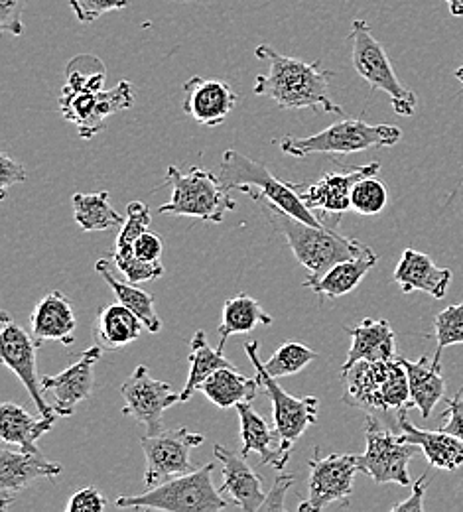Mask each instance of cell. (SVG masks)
I'll use <instances>...</instances> for the list:
<instances>
[{
  "label": "cell",
  "instance_id": "6da1fadb",
  "mask_svg": "<svg viewBox=\"0 0 463 512\" xmlns=\"http://www.w3.org/2000/svg\"><path fill=\"white\" fill-rule=\"evenodd\" d=\"M105 65L95 56H79L67 65L66 85L60 95V113L73 123L79 136L89 140L107 127V121L134 105L131 81H119L113 89H103Z\"/></svg>",
  "mask_w": 463,
  "mask_h": 512
},
{
  "label": "cell",
  "instance_id": "7a4b0ae2",
  "mask_svg": "<svg viewBox=\"0 0 463 512\" xmlns=\"http://www.w3.org/2000/svg\"><path fill=\"white\" fill-rule=\"evenodd\" d=\"M255 56L268 62V71L257 77V95L272 99L280 109H312L343 117V109L331 101L328 93L335 73L324 69L322 62L306 64L298 58L278 54L268 44L259 46Z\"/></svg>",
  "mask_w": 463,
  "mask_h": 512
},
{
  "label": "cell",
  "instance_id": "3957f363",
  "mask_svg": "<svg viewBox=\"0 0 463 512\" xmlns=\"http://www.w3.org/2000/svg\"><path fill=\"white\" fill-rule=\"evenodd\" d=\"M221 182L233 192L245 193L263 205L266 213H286L304 223L322 227L318 215L302 201L296 184H286L270 174L265 164L251 160L237 150H225L221 158Z\"/></svg>",
  "mask_w": 463,
  "mask_h": 512
},
{
  "label": "cell",
  "instance_id": "277c9868",
  "mask_svg": "<svg viewBox=\"0 0 463 512\" xmlns=\"http://www.w3.org/2000/svg\"><path fill=\"white\" fill-rule=\"evenodd\" d=\"M213 463L180 477H172L142 495H119V509H152L168 512H217L231 507L213 487Z\"/></svg>",
  "mask_w": 463,
  "mask_h": 512
},
{
  "label": "cell",
  "instance_id": "5b68a950",
  "mask_svg": "<svg viewBox=\"0 0 463 512\" xmlns=\"http://www.w3.org/2000/svg\"><path fill=\"white\" fill-rule=\"evenodd\" d=\"M172 186V197L160 207L162 215L196 217L207 223H223L229 211L237 209V201L223 186L221 178L213 172L194 166L188 174H182L176 166H170L158 190Z\"/></svg>",
  "mask_w": 463,
  "mask_h": 512
},
{
  "label": "cell",
  "instance_id": "8992f818",
  "mask_svg": "<svg viewBox=\"0 0 463 512\" xmlns=\"http://www.w3.org/2000/svg\"><path fill=\"white\" fill-rule=\"evenodd\" d=\"M400 138L402 130L393 125H369L363 119H343L306 138L284 136L278 140V146L288 156L306 158L310 154H355L369 148H391Z\"/></svg>",
  "mask_w": 463,
  "mask_h": 512
},
{
  "label": "cell",
  "instance_id": "52a82bcc",
  "mask_svg": "<svg viewBox=\"0 0 463 512\" xmlns=\"http://www.w3.org/2000/svg\"><path fill=\"white\" fill-rule=\"evenodd\" d=\"M270 217L280 227L288 247L310 276L326 274L333 264L355 258L365 247L361 241L343 237L339 231L326 225L316 227L286 213H270Z\"/></svg>",
  "mask_w": 463,
  "mask_h": 512
},
{
  "label": "cell",
  "instance_id": "ba28073f",
  "mask_svg": "<svg viewBox=\"0 0 463 512\" xmlns=\"http://www.w3.org/2000/svg\"><path fill=\"white\" fill-rule=\"evenodd\" d=\"M245 353L249 355L257 379L261 383V388L265 390L266 396L272 402V418H274V430L280 438V455H282V465L288 463L294 444L304 436V432L318 422V410H320V400L316 396H304L296 398L288 394L272 375H268L265 369V363L259 357V341H249L245 343Z\"/></svg>",
  "mask_w": 463,
  "mask_h": 512
},
{
  "label": "cell",
  "instance_id": "9c48e42d",
  "mask_svg": "<svg viewBox=\"0 0 463 512\" xmlns=\"http://www.w3.org/2000/svg\"><path fill=\"white\" fill-rule=\"evenodd\" d=\"M351 62L361 79H365L375 91H385L393 109L402 117H412L416 113V95L400 83L395 67L389 60L383 44L373 36L365 20H353L351 32Z\"/></svg>",
  "mask_w": 463,
  "mask_h": 512
},
{
  "label": "cell",
  "instance_id": "30bf717a",
  "mask_svg": "<svg viewBox=\"0 0 463 512\" xmlns=\"http://www.w3.org/2000/svg\"><path fill=\"white\" fill-rule=\"evenodd\" d=\"M365 438L367 448L359 455V471L379 485L397 483L400 487H410L408 463L420 448L404 442L400 434L397 436L383 428L373 416H367Z\"/></svg>",
  "mask_w": 463,
  "mask_h": 512
},
{
  "label": "cell",
  "instance_id": "8fae6325",
  "mask_svg": "<svg viewBox=\"0 0 463 512\" xmlns=\"http://www.w3.org/2000/svg\"><path fill=\"white\" fill-rule=\"evenodd\" d=\"M308 499L300 503V512H320L330 505H345L353 495V481L359 471L357 453H330L322 457L320 448L314 449L310 459Z\"/></svg>",
  "mask_w": 463,
  "mask_h": 512
},
{
  "label": "cell",
  "instance_id": "7c38bea8",
  "mask_svg": "<svg viewBox=\"0 0 463 512\" xmlns=\"http://www.w3.org/2000/svg\"><path fill=\"white\" fill-rule=\"evenodd\" d=\"M205 438L188 428L180 430H162L154 436H144L140 446L146 457V471H144V485L148 489L180 475H188L194 469L192 465V451L199 448Z\"/></svg>",
  "mask_w": 463,
  "mask_h": 512
},
{
  "label": "cell",
  "instance_id": "4fadbf2b",
  "mask_svg": "<svg viewBox=\"0 0 463 512\" xmlns=\"http://www.w3.org/2000/svg\"><path fill=\"white\" fill-rule=\"evenodd\" d=\"M121 394L125 400L123 414L142 424L148 436L164 430V412L180 402V394L174 386L152 379L146 365L134 369L133 375L121 386Z\"/></svg>",
  "mask_w": 463,
  "mask_h": 512
},
{
  "label": "cell",
  "instance_id": "5bb4252c",
  "mask_svg": "<svg viewBox=\"0 0 463 512\" xmlns=\"http://www.w3.org/2000/svg\"><path fill=\"white\" fill-rule=\"evenodd\" d=\"M38 345L8 312L0 314V357L2 363L26 386L32 402L36 404L40 416H54V408L44 398L42 379L38 377L36 365Z\"/></svg>",
  "mask_w": 463,
  "mask_h": 512
},
{
  "label": "cell",
  "instance_id": "9a60e30c",
  "mask_svg": "<svg viewBox=\"0 0 463 512\" xmlns=\"http://www.w3.org/2000/svg\"><path fill=\"white\" fill-rule=\"evenodd\" d=\"M103 351L105 349L95 343L93 347L83 351L81 357L73 365L64 369L60 375L42 377L44 392L52 394L54 398L52 408L58 416H64V418L73 416L75 406L91 398L93 386H95L93 369L101 361Z\"/></svg>",
  "mask_w": 463,
  "mask_h": 512
},
{
  "label": "cell",
  "instance_id": "2e32d148",
  "mask_svg": "<svg viewBox=\"0 0 463 512\" xmlns=\"http://www.w3.org/2000/svg\"><path fill=\"white\" fill-rule=\"evenodd\" d=\"M64 465L48 461L40 449L34 451H0V511H6L18 493L30 487L36 479H56Z\"/></svg>",
  "mask_w": 463,
  "mask_h": 512
},
{
  "label": "cell",
  "instance_id": "e0dca14e",
  "mask_svg": "<svg viewBox=\"0 0 463 512\" xmlns=\"http://www.w3.org/2000/svg\"><path fill=\"white\" fill-rule=\"evenodd\" d=\"M381 164L371 162L367 166H359L347 172H330L318 182L300 188L296 184V190L300 193L302 201L312 209L320 211L322 215H341L343 211L351 209V192L355 184L369 176H379Z\"/></svg>",
  "mask_w": 463,
  "mask_h": 512
},
{
  "label": "cell",
  "instance_id": "ac0fdd59",
  "mask_svg": "<svg viewBox=\"0 0 463 512\" xmlns=\"http://www.w3.org/2000/svg\"><path fill=\"white\" fill-rule=\"evenodd\" d=\"M184 93V113L201 127L221 125L239 99L227 81L203 77H192L186 81Z\"/></svg>",
  "mask_w": 463,
  "mask_h": 512
},
{
  "label": "cell",
  "instance_id": "d6986e66",
  "mask_svg": "<svg viewBox=\"0 0 463 512\" xmlns=\"http://www.w3.org/2000/svg\"><path fill=\"white\" fill-rule=\"evenodd\" d=\"M213 451L223 465V485L219 491L223 495L229 493L233 505L241 511H261L266 499L263 479L251 469V465L245 461V455H239L219 444L213 446Z\"/></svg>",
  "mask_w": 463,
  "mask_h": 512
},
{
  "label": "cell",
  "instance_id": "ffe728a7",
  "mask_svg": "<svg viewBox=\"0 0 463 512\" xmlns=\"http://www.w3.org/2000/svg\"><path fill=\"white\" fill-rule=\"evenodd\" d=\"M395 361V359H393ZM393 361H359L347 373L341 375L343 379V402L361 408V410H379L387 412L385 408V383L391 373Z\"/></svg>",
  "mask_w": 463,
  "mask_h": 512
},
{
  "label": "cell",
  "instance_id": "44dd1931",
  "mask_svg": "<svg viewBox=\"0 0 463 512\" xmlns=\"http://www.w3.org/2000/svg\"><path fill=\"white\" fill-rule=\"evenodd\" d=\"M452 276L454 274L450 268L436 266L430 256L406 249L398 260L393 280L404 294L424 292L436 300H442L452 284Z\"/></svg>",
  "mask_w": 463,
  "mask_h": 512
},
{
  "label": "cell",
  "instance_id": "7402d4cb",
  "mask_svg": "<svg viewBox=\"0 0 463 512\" xmlns=\"http://www.w3.org/2000/svg\"><path fill=\"white\" fill-rule=\"evenodd\" d=\"M410 408L398 410V426L402 430V440L408 444L418 446L426 455L430 467L442 469V471H456L463 467V442L460 438L444 432V430H422L414 426L406 412Z\"/></svg>",
  "mask_w": 463,
  "mask_h": 512
},
{
  "label": "cell",
  "instance_id": "603a6c76",
  "mask_svg": "<svg viewBox=\"0 0 463 512\" xmlns=\"http://www.w3.org/2000/svg\"><path fill=\"white\" fill-rule=\"evenodd\" d=\"M351 337L347 361L341 365V375L359 361H393L398 359L397 335L387 320H363L357 327H345Z\"/></svg>",
  "mask_w": 463,
  "mask_h": 512
},
{
  "label": "cell",
  "instance_id": "cb8c5ba5",
  "mask_svg": "<svg viewBox=\"0 0 463 512\" xmlns=\"http://www.w3.org/2000/svg\"><path fill=\"white\" fill-rule=\"evenodd\" d=\"M377 260H379L377 253L365 245L363 251L355 258H347L333 264L322 276H308V280H304L302 286L310 288L320 300H326V298L335 300V298L347 296L373 270Z\"/></svg>",
  "mask_w": 463,
  "mask_h": 512
},
{
  "label": "cell",
  "instance_id": "d4e9b609",
  "mask_svg": "<svg viewBox=\"0 0 463 512\" xmlns=\"http://www.w3.org/2000/svg\"><path fill=\"white\" fill-rule=\"evenodd\" d=\"M75 314L73 304L66 294L54 290L46 294L30 316V329L36 345H44L46 341H58L64 345L73 343L75 333Z\"/></svg>",
  "mask_w": 463,
  "mask_h": 512
},
{
  "label": "cell",
  "instance_id": "484cf974",
  "mask_svg": "<svg viewBox=\"0 0 463 512\" xmlns=\"http://www.w3.org/2000/svg\"><path fill=\"white\" fill-rule=\"evenodd\" d=\"M237 412L241 418V453L247 457L251 453L261 455V465H272L282 471V455H280V438L274 428L266 424L265 418L253 408L251 402L237 404Z\"/></svg>",
  "mask_w": 463,
  "mask_h": 512
},
{
  "label": "cell",
  "instance_id": "4316f807",
  "mask_svg": "<svg viewBox=\"0 0 463 512\" xmlns=\"http://www.w3.org/2000/svg\"><path fill=\"white\" fill-rule=\"evenodd\" d=\"M398 361L404 365L408 375L412 406L420 410L424 420H428L436 404L446 394V379L442 377V367H436L428 355H422L418 361H408L404 357H398Z\"/></svg>",
  "mask_w": 463,
  "mask_h": 512
},
{
  "label": "cell",
  "instance_id": "83f0119b",
  "mask_svg": "<svg viewBox=\"0 0 463 512\" xmlns=\"http://www.w3.org/2000/svg\"><path fill=\"white\" fill-rule=\"evenodd\" d=\"M56 424L54 416H32L14 402H2L0 406V438L4 444L18 446L24 451H34L36 442L48 434Z\"/></svg>",
  "mask_w": 463,
  "mask_h": 512
},
{
  "label": "cell",
  "instance_id": "f1b7e54d",
  "mask_svg": "<svg viewBox=\"0 0 463 512\" xmlns=\"http://www.w3.org/2000/svg\"><path fill=\"white\" fill-rule=\"evenodd\" d=\"M144 323L121 302L115 306H105L97 320L93 321V337L105 351L121 349L134 343L142 333Z\"/></svg>",
  "mask_w": 463,
  "mask_h": 512
},
{
  "label": "cell",
  "instance_id": "f546056e",
  "mask_svg": "<svg viewBox=\"0 0 463 512\" xmlns=\"http://www.w3.org/2000/svg\"><path fill=\"white\" fill-rule=\"evenodd\" d=\"M259 388V379H249L241 375L235 367H223L199 384L198 390L217 408L227 410L237 408V404L241 402H253L259 394Z\"/></svg>",
  "mask_w": 463,
  "mask_h": 512
},
{
  "label": "cell",
  "instance_id": "4dcf8cb0",
  "mask_svg": "<svg viewBox=\"0 0 463 512\" xmlns=\"http://www.w3.org/2000/svg\"><path fill=\"white\" fill-rule=\"evenodd\" d=\"M95 270L99 272V276L109 284V288L113 290L117 302H121L123 306H127L129 310H133L134 314L142 320L146 331L150 333H158L162 329V320L158 318L156 310H154V296L136 288L133 282H123L117 280L111 272V260L101 258L95 264Z\"/></svg>",
  "mask_w": 463,
  "mask_h": 512
},
{
  "label": "cell",
  "instance_id": "1f68e13d",
  "mask_svg": "<svg viewBox=\"0 0 463 512\" xmlns=\"http://www.w3.org/2000/svg\"><path fill=\"white\" fill-rule=\"evenodd\" d=\"M272 316L266 314L263 306L247 296L237 294L235 298L227 300L221 312V323H219V349L223 351L227 339L235 333H251L259 325H270Z\"/></svg>",
  "mask_w": 463,
  "mask_h": 512
},
{
  "label": "cell",
  "instance_id": "d6a6232c",
  "mask_svg": "<svg viewBox=\"0 0 463 512\" xmlns=\"http://www.w3.org/2000/svg\"><path fill=\"white\" fill-rule=\"evenodd\" d=\"M71 203L75 221L85 233L121 229L125 223V217L111 205L109 192L75 193Z\"/></svg>",
  "mask_w": 463,
  "mask_h": 512
},
{
  "label": "cell",
  "instance_id": "836d02e7",
  "mask_svg": "<svg viewBox=\"0 0 463 512\" xmlns=\"http://www.w3.org/2000/svg\"><path fill=\"white\" fill-rule=\"evenodd\" d=\"M223 367H233V363L225 359L219 347L213 349L209 345L205 331H196L190 341V373L184 390L180 392V402H190V398L198 392L199 384Z\"/></svg>",
  "mask_w": 463,
  "mask_h": 512
},
{
  "label": "cell",
  "instance_id": "e575fe53",
  "mask_svg": "<svg viewBox=\"0 0 463 512\" xmlns=\"http://www.w3.org/2000/svg\"><path fill=\"white\" fill-rule=\"evenodd\" d=\"M316 357V351H312L304 343L288 341L272 353V357L265 363V369L274 379L292 377L304 371Z\"/></svg>",
  "mask_w": 463,
  "mask_h": 512
},
{
  "label": "cell",
  "instance_id": "d590c367",
  "mask_svg": "<svg viewBox=\"0 0 463 512\" xmlns=\"http://www.w3.org/2000/svg\"><path fill=\"white\" fill-rule=\"evenodd\" d=\"M434 339H436V353L432 363L442 367V353L446 347L463 345V302L442 310L434 320Z\"/></svg>",
  "mask_w": 463,
  "mask_h": 512
},
{
  "label": "cell",
  "instance_id": "8d00e7d4",
  "mask_svg": "<svg viewBox=\"0 0 463 512\" xmlns=\"http://www.w3.org/2000/svg\"><path fill=\"white\" fill-rule=\"evenodd\" d=\"M387 201L389 193L377 176L359 180L351 192V209L359 215H379L387 207Z\"/></svg>",
  "mask_w": 463,
  "mask_h": 512
},
{
  "label": "cell",
  "instance_id": "74e56055",
  "mask_svg": "<svg viewBox=\"0 0 463 512\" xmlns=\"http://www.w3.org/2000/svg\"><path fill=\"white\" fill-rule=\"evenodd\" d=\"M113 262L117 264V268L123 272V276L133 282H152L156 278H160L164 274V266L160 262H144L138 256L134 255L133 247H125V249H117L113 253Z\"/></svg>",
  "mask_w": 463,
  "mask_h": 512
},
{
  "label": "cell",
  "instance_id": "f35d334b",
  "mask_svg": "<svg viewBox=\"0 0 463 512\" xmlns=\"http://www.w3.org/2000/svg\"><path fill=\"white\" fill-rule=\"evenodd\" d=\"M152 223L150 217V207L142 201H131L127 205V219L121 227V233L117 237V249H125V247H133L134 241L148 231Z\"/></svg>",
  "mask_w": 463,
  "mask_h": 512
},
{
  "label": "cell",
  "instance_id": "ab89813d",
  "mask_svg": "<svg viewBox=\"0 0 463 512\" xmlns=\"http://www.w3.org/2000/svg\"><path fill=\"white\" fill-rule=\"evenodd\" d=\"M129 4V0H69V6L75 18L81 24H91L107 12L121 10Z\"/></svg>",
  "mask_w": 463,
  "mask_h": 512
},
{
  "label": "cell",
  "instance_id": "60d3db41",
  "mask_svg": "<svg viewBox=\"0 0 463 512\" xmlns=\"http://www.w3.org/2000/svg\"><path fill=\"white\" fill-rule=\"evenodd\" d=\"M107 509V499L103 493L95 487H85L77 491L69 503H67V512H101Z\"/></svg>",
  "mask_w": 463,
  "mask_h": 512
},
{
  "label": "cell",
  "instance_id": "b9f144b4",
  "mask_svg": "<svg viewBox=\"0 0 463 512\" xmlns=\"http://www.w3.org/2000/svg\"><path fill=\"white\" fill-rule=\"evenodd\" d=\"M26 0H0V28L12 36H22V12Z\"/></svg>",
  "mask_w": 463,
  "mask_h": 512
},
{
  "label": "cell",
  "instance_id": "7bdbcfd3",
  "mask_svg": "<svg viewBox=\"0 0 463 512\" xmlns=\"http://www.w3.org/2000/svg\"><path fill=\"white\" fill-rule=\"evenodd\" d=\"M0 172H2L0 174V195H2L0 199H6V193H8L10 186L22 184L28 178L24 166L20 162L12 160L6 152L0 154Z\"/></svg>",
  "mask_w": 463,
  "mask_h": 512
},
{
  "label": "cell",
  "instance_id": "ee69618b",
  "mask_svg": "<svg viewBox=\"0 0 463 512\" xmlns=\"http://www.w3.org/2000/svg\"><path fill=\"white\" fill-rule=\"evenodd\" d=\"M292 483H294V475H292V473H280V475L274 479V485H272V489L268 491L261 511H286L284 497H286V493L290 491Z\"/></svg>",
  "mask_w": 463,
  "mask_h": 512
},
{
  "label": "cell",
  "instance_id": "f6af8a7d",
  "mask_svg": "<svg viewBox=\"0 0 463 512\" xmlns=\"http://www.w3.org/2000/svg\"><path fill=\"white\" fill-rule=\"evenodd\" d=\"M448 402V412L444 414V418H448L440 430L460 438L463 442V386L450 398Z\"/></svg>",
  "mask_w": 463,
  "mask_h": 512
},
{
  "label": "cell",
  "instance_id": "bcb514c9",
  "mask_svg": "<svg viewBox=\"0 0 463 512\" xmlns=\"http://www.w3.org/2000/svg\"><path fill=\"white\" fill-rule=\"evenodd\" d=\"M164 251V241L162 237L146 231L142 233L133 245V253L144 262H160Z\"/></svg>",
  "mask_w": 463,
  "mask_h": 512
},
{
  "label": "cell",
  "instance_id": "7dc6e473",
  "mask_svg": "<svg viewBox=\"0 0 463 512\" xmlns=\"http://www.w3.org/2000/svg\"><path fill=\"white\" fill-rule=\"evenodd\" d=\"M428 489V475H420L412 483V495L393 507V512H422L424 511V495Z\"/></svg>",
  "mask_w": 463,
  "mask_h": 512
},
{
  "label": "cell",
  "instance_id": "c3c4849f",
  "mask_svg": "<svg viewBox=\"0 0 463 512\" xmlns=\"http://www.w3.org/2000/svg\"><path fill=\"white\" fill-rule=\"evenodd\" d=\"M452 16H463V0H446Z\"/></svg>",
  "mask_w": 463,
  "mask_h": 512
},
{
  "label": "cell",
  "instance_id": "681fc988",
  "mask_svg": "<svg viewBox=\"0 0 463 512\" xmlns=\"http://www.w3.org/2000/svg\"><path fill=\"white\" fill-rule=\"evenodd\" d=\"M456 79H458V81H460V83L463 85V65L462 67H458V69H456Z\"/></svg>",
  "mask_w": 463,
  "mask_h": 512
}]
</instances>
